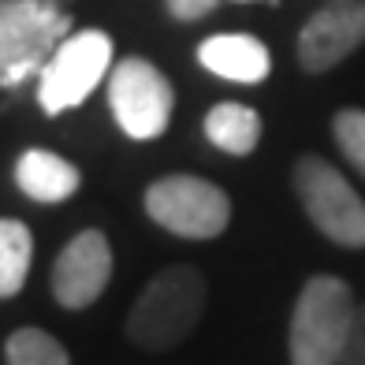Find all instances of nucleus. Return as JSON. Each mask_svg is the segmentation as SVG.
I'll list each match as a JSON object with an SVG mask.
<instances>
[{"label": "nucleus", "instance_id": "1", "mask_svg": "<svg viewBox=\"0 0 365 365\" xmlns=\"http://www.w3.org/2000/svg\"><path fill=\"white\" fill-rule=\"evenodd\" d=\"M205 276L194 264L160 269L127 313V339L153 354L187 343L205 313Z\"/></svg>", "mask_w": 365, "mask_h": 365}, {"label": "nucleus", "instance_id": "2", "mask_svg": "<svg viewBox=\"0 0 365 365\" xmlns=\"http://www.w3.org/2000/svg\"><path fill=\"white\" fill-rule=\"evenodd\" d=\"M354 309L358 302L346 279L328 272L309 276L291 309V328H287L291 365H339Z\"/></svg>", "mask_w": 365, "mask_h": 365}, {"label": "nucleus", "instance_id": "3", "mask_svg": "<svg viewBox=\"0 0 365 365\" xmlns=\"http://www.w3.org/2000/svg\"><path fill=\"white\" fill-rule=\"evenodd\" d=\"M71 34V15L56 0H0V86L41 75L45 60Z\"/></svg>", "mask_w": 365, "mask_h": 365}, {"label": "nucleus", "instance_id": "4", "mask_svg": "<svg viewBox=\"0 0 365 365\" xmlns=\"http://www.w3.org/2000/svg\"><path fill=\"white\" fill-rule=\"evenodd\" d=\"M291 182L313 227L324 231L331 242L346 246V250H361L365 246V202L343 179L339 168H331L324 157L306 153L294 160Z\"/></svg>", "mask_w": 365, "mask_h": 365}, {"label": "nucleus", "instance_id": "5", "mask_svg": "<svg viewBox=\"0 0 365 365\" xmlns=\"http://www.w3.org/2000/svg\"><path fill=\"white\" fill-rule=\"evenodd\" d=\"M112 68V38L105 30H78L60 41L38 75V101L48 115L82 105Z\"/></svg>", "mask_w": 365, "mask_h": 365}, {"label": "nucleus", "instance_id": "6", "mask_svg": "<svg viewBox=\"0 0 365 365\" xmlns=\"http://www.w3.org/2000/svg\"><path fill=\"white\" fill-rule=\"evenodd\" d=\"M145 212L182 239H217L231 224V197L209 179L164 175L145 190Z\"/></svg>", "mask_w": 365, "mask_h": 365}, {"label": "nucleus", "instance_id": "7", "mask_svg": "<svg viewBox=\"0 0 365 365\" xmlns=\"http://www.w3.org/2000/svg\"><path fill=\"white\" fill-rule=\"evenodd\" d=\"M108 105H112V115L127 138L149 142V138L164 135V127H168L175 93L157 63H149L142 56H127L112 68Z\"/></svg>", "mask_w": 365, "mask_h": 365}, {"label": "nucleus", "instance_id": "8", "mask_svg": "<svg viewBox=\"0 0 365 365\" xmlns=\"http://www.w3.org/2000/svg\"><path fill=\"white\" fill-rule=\"evenodd\" d=\"M365 45V0H336L309 15L298 34V63L309 75H324Z\"/></svg>", "mask_w": 365, "mask_h": 365}, {"label": "nucleus", "instance_id": "9", "mask_svg": "<svg viewBox=\"0 0 365 365\" xmlns=\"http://www.w3.org/2000/svg\"><path fill=\"white\" fill-rule=\"evenodd\" d=\"M112 279V246L105 231L86 227L63 246L53 264V298L63 309H86Z\"/></svg>", "mask_w": 365, "mask_h": 365}, {"label": "nucleus", "instance_id": "10", "mask_svg": "<svg viewBox=\"0 0 365 365\" xmlns=\"http://www.w3.org/2000/svg\"><path fill=\"white\" fill-rule=\"evenodd\" d=\"M197 60L212 75L231 78V82H246V86L264 82L269 78V68H272L264 41H257L250 34H212L197 45Z\"/></svg>", "mask_w": 365, "mask_h": 365}, {"label": "nucleus", "instance_id": "11", "mask_svg": "<svg viewBox=\"0 0 365 365\" xmlns=\"http://www.w3.org/2000/svg\"><path fill=\"white\" fill-rule=\"evenodd\" d=\"M15 182L19 190L30 197V202L41 205H56L68 202V197L78 190V168L71 160H63L60 153H48V149H26V153L15 160Z\"/></svg>", "mask_w": 365, "mask_h": 365}, {"label": "nucleus", "instance_id": "12", "mask_svg": "<svg viewBox=\"0 0 365 365\" xmlns=\"http://www.w3.org/2000/svg\"><path fill=\"white\" fill-rule=\"evenodd\" d=\"M205 135L217 149H224V153L246 157V153H254L257 142H261V115L246 105L220 101L205 115Z\"/></svg>", "mask_w": 365, "mask_h": 365}, {"label": "nucleus", "instance_id": "13", "mask_svg": "<svg viewBox=\"0 0 365 365\" xmlns=\"http://www.w3.org/2000/svg\"><path fill=\"white\" fill-rule=\"evenodd\" d=\"M34 257V235L23 220H0V298L19 294Z\"/></svg>", "mask_w": 365, "mask_h": 365}, {"label": "nucleus", "instance_id": "14", "mask_svg": "<svg viewBox=\"0 0 365 365\" xmlns=\"http://www.w3.org/2000/svg\"><path fill=\"white\" fill-rule=\"evenodd\" d=\"M4 361L8 365H71V358L60 346V339H53L41 328L11 331L8 343H4Z\"/></svg>", "mask_w": 365, "mask_h": 365}, {"label": "nucleus", "instance_id": "15", "mask_svg": "<svg viewBox=\"0 0 365 365\" xmlns=\"http://www.w3.org/2000/svg\"><path fill=\"white\" fill-rule=\"evenodd\" d=\"M331 135H336L339 153L365 175V108H343L331 120Z\"/></svg>", "mask_w": 365, "mask_h": 365}, {"label": "nucleus", "instance_id": "16", "mask_svg": "<svg viewBox=\"0 0 365 365\" xmlns=\"http://www.w3.org/2000/svg\"><path fill=\"white\" fill-rule=\"evenodd\" d=\"M339 365H365V302L354 309V321H351V331H346V346H343Z\"/></svg>", "mask_w": 365, "mask_h": 365}, {"label": "nucleus", "instance_id": "17", "mask_svg": "<svg viewBox=\"0 0 365 365\" xmlns=\"http://www.w3.org/2000/svg\"><path fill=\"white\" fill-rule=\"evenodd\" d=\"M172 11V19L179 23H194V19H205V15L220 4V0H164Z\"/></svg>", "mask_w": 365, "mask_h": 365}]
</instances>
